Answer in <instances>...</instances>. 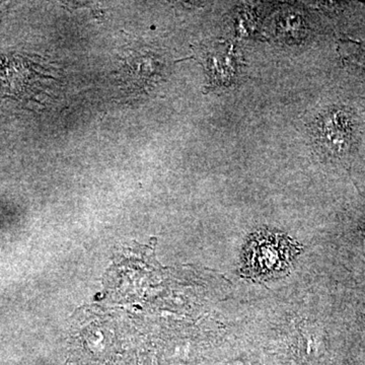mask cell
Segmentation results:
<instances>
[{
	"label": "cell",
	"mask_w": 365,
	"mask_h": 365,
	"mask_svg": "<svg viewBox=\"0 0 365 365\" xmlns=\"http://www.w3.org/2000/svg\"><path fill=\"white\" fill-rule=\"evenodd\" d=\"M302 252V246L287 235L262 232L252 235L242 253L241 273L252 279L283 275Z\"/></svg>",
	"instance_id": "cell-1"
}]
</instances>
